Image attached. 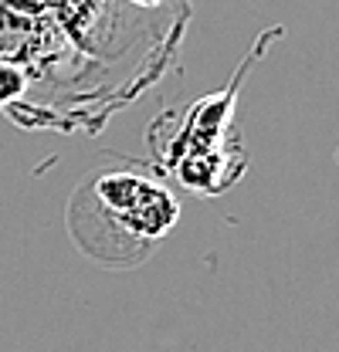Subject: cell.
Instances as JSON below:
<instances>
[{"instance_id": "obj_2", "label": "cell", "mask_w": 339, "mask_h": 352, "mask_svg": "<svg viewBox=\"0 0 339 352\" xmlns=\"http://www.w3.org/2000/svg\"><path fill=\"white\" fill-rule=\"evenodd\" d=\"M278 34H282L278 28L265 31L254 51L245 58V65L220 91H211L190 105H180L176 112H163L150 122L146 142L156 166H163L190 193L201 197L227 193L248 170L245 139L238 129V91L245 85V75L258 61V51Z\"/></svg>"}, {"instance_id": "obj_1", "label": "cell", "mask_w": 339, "mask_h": 352, "mask_svg": "<svg viewBox=\"0 0 339 352\" xmlns=\"http://www.w3.org/2000/svg\"><path fill=\"white\" fill-rule=\"evenodd\" d=\"M190 0H0V58L28 78L24 129L95 132L176 61Z\"/></svg>"}, {"instance_id": "obj_3", "label": "cell", "mask_w": 339, "mask_h": 352, "mask_svg": "<svg viewBox=\"0 0 339 352\" xmlns=\"http://www.w3.org/2000/svg\"><path fill=\"white\" fill-rule=\"evenodd\" d=\"M180 220V204L156 176L139 170H99L72 193L68 234L102 264L146 261Z\"/></svg>"}, {"instance_id": "obj_4", "label": "cell", "mask_w": 339, "mask_h": 352, "mask_svg": "<svg viewBox=\"0 0 339 352\" xmlns=\"http://www.w3.org/2000/svg\"><path fill=\"white\" fill-rule=\"evenodd\" d=\"M24 95H28L24 72H21L17 65H10V61L0 58V112L7 116L10 109H17V105L24 102Z\"/></svg>"}]
</instances>
